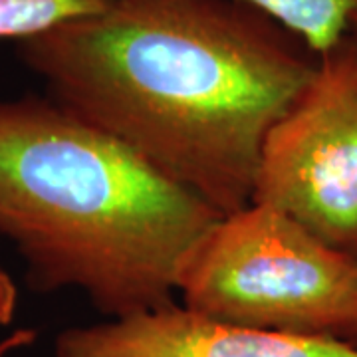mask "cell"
I'll use <instances>...</instances> for the list:
<instances>
[{
  "label": "cell",
  "instance_id": "cell-4",
  "mask_svg": "<svg viewBox=\"0 0 357 357\" xmlns=\"http://www.w3.org/2000/svg\"><path fill=\"white\" fill-rule=\"evenodd\" d=\"M316 58L306 88L268 133L252 203L357 256V30Z\"/></svg>",
  "mask_w": 357,
  "mask_h": 357
},
{
  "label": "cell",
  "instance_id": "cell-8",
  "mask_svg": "<svg viewBox=\"0 0 357 357\" xmlns=\"http://www.w3.org/2000/svg\"><path fill=\"white\" fill-rule=\"evenodd\" d=\"M18 304V290L6 270L0 266V326H6L14 319Z\"/></svg>",
  "mask_w": 357,
  "mask_h": 357
},
{
  "label": "cell",
  "instance_id": "cell-6",
  "mask_svg": "<svg viewBox=\"0 0 357 357\" xmlns=\"http://www.w3.org/2000/svg\"><path fill=\"white\" fill-rule=\"evenodd\" d=\"M272 18L321 56L357 30V0H236Z\"/></svg>",
  "mask_w": 357,
  "mask_h": 357
},
{
  "label": "cell",
  "instance_id": "cell-3",
  "mask_svg": "<svg viewBox=\"0 0 357 357\" xmlns=\"http://www.w3.org/2000/svg\"><path fill=\"white\" fill-rule=\"evenodd\" d=\"M177 294L232 326L357 344V256L270 204L218 218L185 256Z\"/></svg>",
  "mask_w": 357,
  "mask_h": 357
},
{
  "label": "cell",
  "instance_id": "cell-2",
  "mask_svg": "<svg viewBox=\"0 0 357 357\" xmlns=\"http://www.w3.org/2000/svg\"><path fill=\"white\" fill-rule=\"evenodd\" d=\"M220 217L56 102H0V234L38 290L76 288L107 319L167 306Z\"/></svg>",
  "mask_w": 357,
  "mask_h": 357
},
{
  "label": "cell",
  "instance_id": "cell-1",
  "mask_svg": "<svg viewBox=\"0 0 357 357\" xmlns=\"http://www.w3.org/2000/svg\"><path fill=\"white\" fill-rule=\"evenodd\" d=\"M50 100L229 215L316 56L236 0H109L22 42Z\"/></svg>",
  "mask_w": 357,
  "mask_h": 357
},
{
  "label": "cell",
  "instance_id": "cell-5",
  "mask_svg": "<svg viewBox=\"0 0 357 357\" xmlns=\"http://www.w3.org/2000/svg\"><path fill=\"white\" fill-rule=\"evenodd\" d=\"M54 356L357 357V344L232 326L171 302L128 318L64 330L54 342Z\"/></svg>",
  "mask_w": 357,
  "mask_h": 357
},
{
  "label": "cell",
  "instance_id": "cell-7",
  "mask_svg": "<svg viewBox=\"0 0 357 357\" xmlns=\"http://www.w3.org/2000/svg\"><path fill=\"white\" fill-rule=\"evenodd\" d=\"M109 0H0V40H30L105 8Z\"/></svg>",
  "mask_w": 357,
  "mask_h": 357
}]
</instances>
